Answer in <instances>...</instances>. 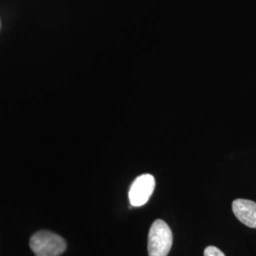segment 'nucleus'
<instances>
[{"instance_id":"obj_1","label":"nucleus","mask_w":256,"mask_h":256,"mask_svg":"<svg viewBox=\"0 0 256 256\" xmlns=\"http://www.w3.org/2000/svg\"><path fill=\"white\" fill-rule=\"evenodd\" d=\"M30 247L36 256H59L64 254V238L50 230H38L30 239Z\"/></svg>"},{"instance_id":"obj_2","label":"nucleus","mask_w":256,"mask_h":256,"mask_svg":"<svg viewBox=\"0 0 256 256\" xmlns=\"http://www.w3.org/2000/svg\"><path fill=\"white\" fill-rule=\"evenodd\" d=\"M173 245V234L167 223L156 220L152 224L148 234V256H167Z\"/></svg>"},{"instance_id":"obj_3","label":"nucleus","mask_w":256,"mask_h":256,"mask_svg":"<svg viewBox=\"0 0 256 256\" xmlns=\"http://www.w3.org/2000/svg\"><path fill=\"white\" fill-rule=\"evenodd\" d=\"M155 178L150 174L138 176L129 190V200L131 206L140 207L144 205L155 190Z\"/></svg>"},{"instance_id":"obj_4","label":"nucleus","mask_w":256,"mask_h":256,"mask_svg":"<svg viewBox=\"0 0 256 256\" xmlns=\"http://www.w3.org/2000/svg\"><path fill=\"white\" fill-rule=\"evenodd\" d=\"M232 212L238 220L250 228H256V202L248 200H236Z\"/></svg>"},{"instance_id":"obj_5","label":"nucleus","mask_w":256,"mask_h":256,"mask_svg":"<svg viewBox=\"0 0 256 256\" xmlns=\"http://www.w3.org/2000/svg\"><path fill=\"white\" fill-rule=\"evenodd\" d=\"M204 256H226L220 248L214 246H209L204 250Z\"/></svg>"}]
</instances>
